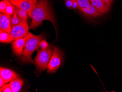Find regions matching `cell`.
Returning a JSON list of instances; mask_svg holds the SVG:
<instances>
[{"instance_id": "obj_1", "label": "cell", "mask_w": 122, "mask_h": 92, "mask_svg": "<svg viewBox=\"0 0 122 92\" xmlns=\"http://www.w3.org/2000/svg\"><path fill=\"white\" fill-rule=\"evenodd\" d=\"M28 14L32 20L30 28H36L44 21L48 20L52 23L56 32L55 21L47 0H38Z\"/></svg>"}, {"instance_id": "obj_2", "label": "cell", "mask_w": 122, "mask_h": 92, "mask_svg": "<svg viewBox=\"0 0 122 92\" xmlns=\"http://www.w3.org/2000/svg\"><path fill=\"white\" fill-rule=\"evenodd\" d=\"M26 37L24 49L21 54V60L23 62L34 63L31 58L32 54L38 49L40 43L43 40L44 37L42 35H35L30 32L27 33Z\"/></svg>"}, {"instance_id": "obj_3", "label": "cell", "mask_w": 122, "mask_h": 92, "mask_svg": "<svg viewBox=\"0 0 122 92\" xmlns=\"http://www.w3.org/2000/svg\"><path fill=\"white\" fill-rule=\"evenodd\" d=\"M53 51V48L51 46H49L45 49L40 48L38 49L35 59V64L38 70L41 72L47 68Z\"/></svg>"}, {"instance_id": "obj_4", "label": "cell", "mask_w": 122, "mask_h": 92, "mask_svg": "<svg viewBox=\"0 0 122 92\" xmlns=\"http://www.w3.org/2000/svg\"><path fill=\"white\" fill-rule=\"evenodd\" d=\"M63 52L57 47L54 48L52 54L47 66V72L55 73L62 65L63 62Z\"/></svg>"}, {"instance_id": "obj_5", "label": "cell", "mask_w": 122, "mask_h": 92, "mask_svg": "<svg viewBox=\"0 0 122 92\" xmlns=\"http://www.w3.org/2000/svg\"><path fill=\"white\" fill-rule=\"evenodd\" d=\"M29 27L27 21H23L11 29L10 38L11 41H14L25 37L28 33Z\"/></svg>"}, {"instance_id": "obj_6", "label": "cell", "mask_w": 122, "mask_h": 92, "mask_svg": "<svg viewBox=\"0 0 122 92\" xmlns=\"http://www.w3.org/2000/svg\"><path fill=\"white\" fill-rule=\"evenodd\" d=\"M9 1L18 9L24 10L28 13L30 11L35 5L37 3V0H9Z\"/></svg>"}, {"instance_id": "obj_7", "label": "cell", "mask_w": 122, "mask_h": 92, "mask_svg": "<svg viewBox=\"0 0 122 92\" xmlns=\"http://www.w3.org/2000/svg\"><path fill=\"white\" fill-rule=\"evenodd\" d=\"M11 16L0 12V31L7 32L10 34L11 31L10 21Z\"/></svg>"}, {"instance_id": "obj_8", "label": "cell", "mask_w": 122, "mask_h": 92, "mask_svg": "<svg viewBox=\"0 0 122 92\" xmlns=\"http://www.w3.org/2000/svg\"><path fill=\"white\" fill-rule=\"evenodd\" d=\"M91 4L99 13L101 14L107 13L111 7V4L105 2L102 0H90Z\"/></svg>"}, {"instance_id": "obj_9", "label": "cell", "mask_w": 122, "mask_h": 92, "mask_svg": "<svg viewBox=\"0 0 122 92\" xmlns=\"http://www.w3.org/2000/svg\"><path fill=\"white\" fill-rule=\"evenodd\" d=\"M81 12L87 17L97 18L101 16L102 14L99 13L92 4L87 7L79 9Z\"/></svg>"}, {"instance_id": "obj_10", "label": "cell", "mask_w": 122, "mask_h": 92, "mask_svg": "<svg viewBox=\"0 0 122 92\" xmlns=\"http://www.w3.org/2000/svg\"><path fill=\"white\" fill-rule=\"evenodd\" d=\"M26 37L22 38L14 41L12 43V46L14 53L16 55L22 54L23 49L26 43Z\"/></svg>"}, {"instance_id": "obj_11", "label": "cell", "mask_w": 122, "mask_h": 92, "mask_svg": "<svg viewBox=\"0 0 122 92\" xmlns=\"http://www.w3.org/2000/svg\"><path fill=\"white\" fill-rule=\"evenodd\" d=\"M0 76L5 80V83H7L13 79L18 77V75L10 69L0 67Z\"/></svg>"}, {"instance_id": "obj_12", "label": "cell", "mask_w": 122, "mask_h": 92, "mask_svg": "<svg viewBox=\"0 0 122 92\" xmlns=\"http://www.w3.org/2000/svg\"><path fill=\"white\" fill-rule=\"evenodd\" d=\"M10 84L13 92H18L23 86L24 81L21 78L17 77L11 80Z\"/></svg>"}, {"instance_id": "obj_13", "label": "cell", "mask_w": 122, "mask_h": 92, "mask_svg": "<svg viewBox=\"0 0 122 92\" xmlns=\"http://www.w3.org/2000/svg\"><path fill=\"white\" fill-rule=\"evenodd\" d=\"M14 13L16 14L20 18L24 21H27L28 18V13L25 10L21 9H18L15 7Z\"/></svg>"}, {"instance_id": "obj_14", "label": "cell", "mask_w": 122, "mask_h": 92, "mask_svg": "<svg viewBox=\"0 0 122 92\" xmlns=\"http://www.w3.org/2000/svg\"><path fill=\"white\" fill-rule=\"evenodd\" d=\"M0 42L2 43H11L12 41L9 33L3 31H0Z\"/></svg>"}, {"instance_id": "obj_15", "label": "cell", "mask_w": 122, "mask_h": 92, "mask_svg": "<svg viewBox=\"0 0 122 92\" xmlns=\"http://www.w3.org/2000/svg\"><path fill=\"white\" fill-rule=\"evenodd\" d=\"M23 21H24L20 18L16 14L14 13L13 16L11 18L10 21L11 28L19 24Z\"/></svg>"}, {"instance_id": "obj_16", "label": "cell", "mask_w": 122, "mask_h": 92, "mask_svg": "<svg viewBox=\"0 0 122 92\" xmlns=\"http://www.w3.org/2000/svg\"><path fill=\"white\" fill-rule=\"evenodd\" d=\"M6 3V8L5 9V13L11 16L13 15L14 13L15 8L10 3L9 0H5Z\"/></svg>"}, {"instance_id": "obj_17", "label": "cell", "mask_w": 122, "mask_h": 92, "mask_svg": "<svg viewBox=\"0 0 122 92\" xmlns=\"http://www.w3.org/2000/svg\"><path fill=\"white\" fill-rule=\"evenodd\" d=\"M78 5V8L87 7L91 4L90 0H75Z\"/></svg>"}, {"instance_id": "obj_18", "label": "cell", "mask_w": 122, "mask_h": 92, "mask_svg": "<svg viewBox=\"0 0 122 92\" xmlns=\"http://www.w3.org/2000/svg\"><path fill=\"white\" fill-rule=\"evenodd\" d=\"M6 8V3L5 0H1L0 2V11L3 13H5V9Z\"/></svg>"}, {"instance_id": "obj_19", "label": "cell", "mask_w": 122, "mask_h": 92, "mask_svg": "<svg viewBox=\"0 0 122 92\" xmlns=\"http://www.w3.org/2000/svg\"><path fill=\"white\" fill-rule=\"evenodd\" d=\"M3 92H13L10 84H5L2 87Z\"/></svg>"}, {"instance_id": "obj_20", "label": "cell", "mask_w": 122, "mask_h": 92, "mask_svg": "<svg viewBox=\"0 0 122 92\" xmlns=\"http://www.w3.org/2000/svg\"><path fill=\"white\" fill-rule=\"evenodd\" d=\"M49 46L46 40H43L41 41L40 44V47L42 49H45Z\"/></svg>"}, {"instance_id": "obj_21", "label": "cell", "mask_w": 122, "mask_h": 92, "mask_svg": "<svg viewBox=\"0 0 122 92\" xmlns=\"http://www.w3.org/2000/svg\"><path fill=\"white\" fill-rule=\"evenodd\" d=\"M74 1V0H66L65 5L69 9H72Z\"/></svg>"}, {"instance_id": "obj_22", "label": "cell", "mask_w": 122, "mask_h": 92, "mask_svg": "<svg viewBox=\"0 0 122 92\" xmlns=\"http://www.w3.org/2000/svg\"><path fill=\"white\" fill-rule=\"evenodd\" d=\"M5 83V80L1 77H0V87H2L4 86V84Z\"/></svg>"}, {"instance_id": "obj_23", "label": "cell", "mask_w": 122, "mask_h": 92, "mask_svg": "<svg viewBox=\"0 0 122 92\" xmlns=\"http://www.w3.org/2000/svg\"><path fill=\"white\" fill-rule=\"evenodd\" d=\"M78 8V5H77V3L75 1V0H74V3H73V6L72 7V9H75Z\"/></svg>"}, {"instance_id": "obj_24", "label": "cell", "mask_w": 122, "mask_h": 92, "mask_svg": "<svg viewBox=\"0 0 122 92\" xmlns=\"http://www.w3.org/2000/svg\"><path fill=\"white\" fill-rule=\"evenodd\" d=\"M103 1L107 3H108V4H111L113 2V0H102Z\"/></svg>"}]
</instances>
